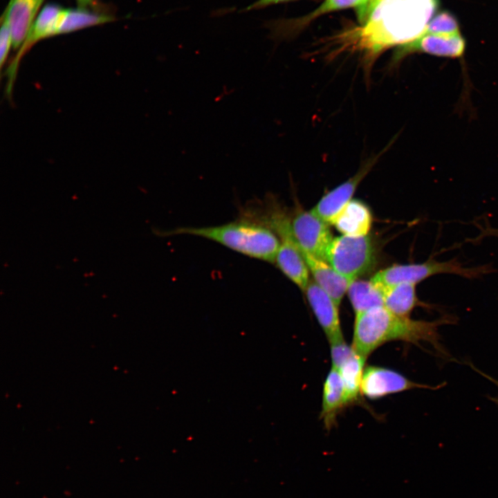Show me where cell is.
Here are the masks:
<instances>
[{"instance_id":"1","label":"cell","mask_w":498,"mask_h":498,"mask_svg":"<svg viewBox=\"0 0 498 498\" xmlns=\"http://www.w3.org/2000/svg\"><path fill=\"white\" fill-rule=\"evenodd\" d=\"M438 5L439 0H369L367 19L356 37V47L371 64L385 49L419 37Z\"/></svg>"},{"instance_id":"2","label":"cell","mask_w":498,"mask_h":498,"mask_svg":"<svg viewBox=\"0 0 498 498\" xmlns=\"http://www.w3.org/2000/svg\"><path fill=\"white\" fill-rule=\"evenodd\" d=\"M455 316L444 315L433 321L417 320L396 315L383 306L371 308L356 314L352 347L367 358L385 343L403 341L419 345L427 342L440 354L447 356L441 344L439 328L456 322Z\"/></svg>"},{"instance_id":"3","label":"cell","mask_w":498,"mask_h":498,"mask_svg":"<svg viewBox=\"0 0 498 498\" xmlns=\"http://www.w3.org/2000/svg\"><path fill=\"white\" fill-rule=\"evenodd\" d=\"M165 235L188 234L218 243L247 257L274 263L280 241L276 234L261 223L245 216L219 225L183 227Z\"/></svg>"},{"instance_id":"4","label":"cell","mask_w":498,"mask_h":498,"mask_svg":"<svg viewBox=\"0 0 498 498\" xmlns=\"http://www.w3.org/2000/svg\"><path fill=\"white\" fill-rule=\"evenodd\" d=\"M465 48V42L461 35L455 17L449 12L439 13L428 24L425 32L415 40L398 47L394 61L398 62L414 53L459 58Z\"/></svg>"},{"instance_id":"5","label":"cell","mask_w":498,"mask_h":498,"mask_svg":"<svg viewBox=\"0 0 498 498\" xmlns=\"http://www.w3.org/2000/svg\"><path fill=\"white\" fill-rule=\"evenodd\" d=\"M492 270L487 265L463 267L454 259L445 261L430 259L423 263L393 265L380 270L370 280L382 288L403 283L416 284L438 274H454L467 279H477L492 273Z\"/></svg>"},{"instance_id":"6","label":"cell","mask_w":498,"mask_h":498,"mask_svg":"<svg viewBox=\"0 0 498 498\" xmlns=\"http://www.w3.org/2000/svg\"><path fill=\"white\" fill-rule=\"evenodd\" d=\"M376 261V248L368 235L335 237L326 255V261L351 282L368 273Z\"/></svg>"},{"instance_id":"7","label":"cell","mask_w":498,"mask_h":498,"mask_svg":"<svg viewBox=\"0 0 498 498\" xmlns=\"http://www.w3.org/2000/svg\"><path fill=\"white\" fill-rule=\"evenodd\" d=\"M280 245L275 258L278 268L302 290L309 283L308 268L303 253L294 237L291 220L288 216L276 221L272 228Z\"/></svg>"},{"instance_id":"8","label":"cell","mask_w":498,"mask_h":498,"mask_svg":"<svg viewBox=\"0 0 498 498\" xmlns=\"http://www.w3.org/2000/svg\"><path fill=\"white\" fill-rule=\"evenodd\" d=\"M294 237L302 252L326 261L333 237L328 224L311 211H298L291 220Z\"/></svg>"},{"instance_id":"9","label":"cell","mask_w":498,"mask_h":498,"mask_svg":"<svg viewBox=\"0 0 498 498\" xmlns=\"http://www.w3.org/2000/svg\"><path fill=\"white\" fill-rule=\"evenodd\" d=\"M445 383L431 386L414 382L403 374L385 367L368 366L365 368L361 382V394L370 399H378L387 395L412 389L436 390Z\"/></svg>"},{"instance_id":"10","label":"cell","mask_w":498,"mask_h":498,"mask_svg":"<svg viewBox=\"0 0 498 498\" xmlns=\"http://www.w3.org/2000/svg\"><path fill=\"white\" fill-rule=\"evenodd\" d=\"M381 154L382 152L367 160L353 176L323 196L311 212L327 224H332L340 212L351 201L359 184Z\"/></svg>"},{"instance_id":"11","label":"cell","mask_w":498,"mask_h":498,"mask_svg":"<svg viewBox=\"0 0 498 498\" xmlns=\"http://www.w3.org/2000/svg\"><path fill=\"white\" fill-rule=\"evenodd\" d=\"M307 300L329 343L344 339L338 305L315 282L305 289Z\"/></svg>"},{"instance_id":"12","label":"cell","mask_w":498,"mask_h":498,"mask_svg":"<svg viewBox=\"0 0 498 498\" xmlns=\"http://www.w3.org/2000/svg\"><path fill=\"white\" fill-rule=\"evenodd\" d=\"M44 0H10L3 13L12 35V47L23 45Z\"/></svg>"},{"instance_id":"13","label":"cell","mask_w":498,"mask_h":498,"mask_svg":"<svg viewBox=\"0 0 498 498\" xmlns=\"http://www.w3.org/2000/svg\"><path fill=\"white\" fill-rule=\"evenodd\" d=\"M314 282L339 306L352 282L340 275L327 261L303 253Z\"/></svg>"},{"instance_id":"14","label":"cell","mask_w":498,"mask_h":498,"mask_svg":"<svg viewBox=\"0 0 498 498\" xmlns=\"http://www.w3.org/2000/svg\"><path fill=\"white\" fill-rule=\"evenodd\" d=\"M342 380L338 370L331 368L323 386L320 417L326 428H331L338 414L348 406Z\"/></svg>"},{"instance_id":"15","label":"cell","mask_w":498,"mask_h":498,"mask_svg":"<svg viewBox=\"0 0 498 498\" xmlns=\"http://www.w3.org/2000/svg\"><path fill=\"white\" fill-rule=\"evenodd\" d=\"M372 216L363 202L351 200L333 221L332 225L343 235H367L371 229Z\"/></svg>"},{"instance_id":"16","label":"cell","mask_w":498,"mask_h":498,"mask_svg":"<svg viewBox=\"0 0 498 498\" xmlns=\"http://www.w3.org/2000/svg\"><path fill=\"white\" fill-rule=\"evenodd\" d=\"M380 288L383 294L384 306L396 315L409 317L418 306L433 308L432 305L419 301L414 284L403 283Z\"/></svg>"},{"instance_id":"17","label":"cell","mask_w":498,"mask_h":498,"mask_svg":"<svg viewBox=\"0 0 498 498\" xmlns=\"http://www.w3.org/2000/svg\"><path fill=\"white\" fill-rule=\"evenodd\" d=\"M369 0H324L323 3L305 17L297 20L276 21L266 23V26L271 29L272 33L277 36H288L299 25L322 15L324 14L345 9L355 8L356 12L360 10Z\"/></svg>"},{"instance_id":"18","label":"cell","mask_w":498,"mask_h":498,"mask_svg":"<svg viewBox=\"0 0 498 498\" xmlns=\"http://www.w3.org/2000/svg\"><path fill=\"white\" fill-rule=\"evenodd\" d=\"M64 11V9L57 5H46L36 17L22 45L21 53L36 42L57 35Z\"/></svg>"},{"instance_id":"19","label":"cell","mask_w":498,"mask_h":498,"mask_svg":"<svg viewBox=\"0 0 498 498\" xmlns=\"http://www.w3.org/2000/svg\"><path fill=\"white\" fill-rule=\"evenodd\" d=\"M366 359L354 350L336 369L342 380L349 405L359 400Z\"/></svg>"},{"instance_id":"20","label":"cell","mask_w":498,"mask_h":498,"mask_svg":"<svg viewBox=\"0 0 498 498\" xmlns=\"http://www.w3.org/2000/svg\"><path fill=\"white\" fill-rule=\"evenodd\" d=\"M347 293L356 314L384 306L381 289L371 280L357 279L353 281L348 288Z\"/></svg>"},{"instance_id":"21","label":"cell","mask_w":498,"mask_h":498,"mask_svg":"<svg viewBox=\"0 0 498 498\" xmlns=\"http://www.w3.org/2000/svg\"><path fill=\"white\" fill-rule=\"evenodd\" d=\"M111 20L110 16L87 10L85 8L64 9L57 35L100 25Z\"/></svg>"},{"instance_id":"22","label":"cell","mask_w":498,"mask_h":498,"mask_svg":"<svg viewBox=\"0 0 498 498\" xmlns=\"http://www.w3.org/2000/svg\"><path fill=\"white\" fill-rule=\"evenodd\" d=\"M330 346L332 367L335 369L354 351L352 346H349L344 339L331 342Z\"/></svg>"},{"instance_id":"23","label":"cell","mask_w":498,"mask_h":498,"mask_svg":"<svg viewBox=\"0 0 498 498\" xmlns=\"http://www.w3.org/2000/svg\"><path fill=\"white\" fill-rule=\"evenodd\" d=\"M12 46V39L10 30L6 17L2 15L1 20L0 31V62L1 67L3 66L10 50Z\"/></svg>"},{"instance_id":"24","label":"cell","mask_w":498,"mask_h":498,"mask_svg":"<svg viewBox=\"0 0 498 498\" xmlns=\"http://www.w3.org/2000/svg\"><path fill=\"white\" fill-rule=\"evenodd\" d=\"M293 0H257L250 5L248 6L246 8H245L243 10V11H250L252 10H259L264 8H266L270 6H273L275 4H278L281 3H285L288 2Z\"/></svg>"},{"instance_id":"25","label":"cell","mask_w":498,"mask_h":498,"mask_svg":"<svg viewBox=\"0 0 498 498\" xmlns=\"http://www.w3.org/2000/svg\"><path fill=\"white\" fill-rule=\"evenodd\" d=\"M469 365H470V367H471L474 370H475V371H476L477 372H478L479 374H481V375L483 376V377H485V378H486L487 379H488L489 380H490L492 382H493L495 385H496L498 387V380H497V379H495V378L490 376L489 375L483 373V372L481 371V370H479V369H478L477 368L474 367L473 366V365H472V364H470V363H469ZM490 399H491L493 402H495V403L498 405V396H497V397H493V398H490Z\"/></svg>"},{"instance_id":"26","label":"cell","mask_w":498,"mask_h":498,"mask_svg":"<svg viewBox=\"0 0 498 498\" xmlns=\"http://www.w3.org/2000/svg\"><path fill=\"white\" fill-rule=\"evenodd\" d=\"M77 1L82 8H86L87 6L93 7L95 5L94 0H77Z\"/></svg>"}]
</instances>
